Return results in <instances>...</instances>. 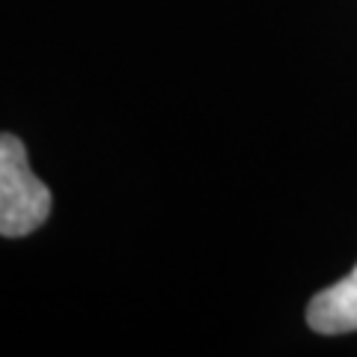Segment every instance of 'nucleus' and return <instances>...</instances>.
Returning a JSON list of instances; mask_svg holds the SVG:
<instances>
[{"label":"nucleus","instance_id":"1","mask_svg":"<svg viewBox=\"0 0 357 357\" xmlns=\"http://www.w3.org/2000/svg\"><path fill=\"white\" fill-rule=\"evenodd\" d=\"M51 215V191L30 170L27 149L15 134H0V236L36 232Z\"/></svg>","mask_w":357,"mask_h":357},{"label":"nucleus","instance_id":"2","mask_svg":"<svg viewBox=\"0 0 357 357\" xmlns=\"http://www.w3.org/2000/svg\"><path fill=\"white\" fill-rule=\"evenodd\" d=\"M307 321L316 333H328V337L357 331V265L349 277L310 301Z\"/></svg>","mask_w":357,"mask_h":357}]
</instances>
